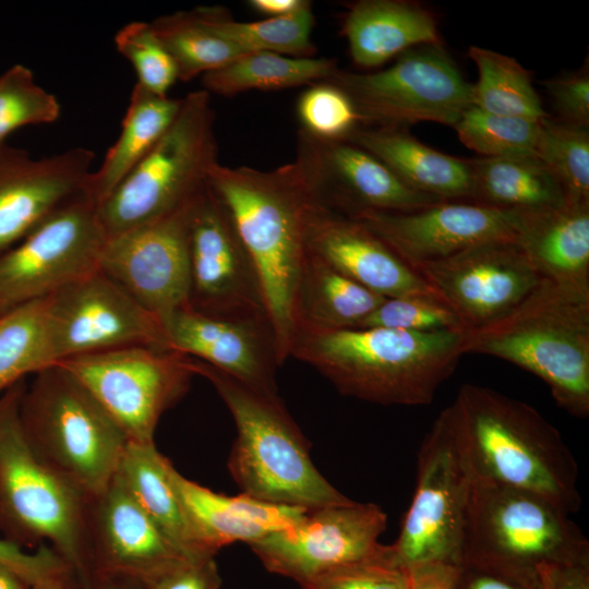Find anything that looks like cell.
Masks as SVG:
<instances>
[{
  "label": "cell",
  "instance_id": "74e56055",
  "mask_svg": "<svg viewBox=\"0 0 589 589\" xmlns=\"http://www.w3.org/2000/svg\"><path fill=\"white\" fill-rule=\"evenodd\" d=\"M536 156L557 180L567 203H589V128L543 118Z\"/></svg>",
  "mask_w": 589,
  "mask_h": 589
},
{
  "label": "cell",
  "instance_id": "d4e9b609",
  "mask_svg": "<svg viewBox=\"0 0 589 589\" xmlns=\"http://www.w3.org/2000/svg\"><path fill=\"white\" fill-rule=\"evenodd\" d=\"M169 474L187 519L211 554L235 542L248 544L297 524L309 510L241 493L228 496L183 477L172 464Z\"/></svg>",
  "mask_w": 589,
  "mask_h": 589
},
{
  "label": "cell",
  "instance_id": "11a10c76",
  "mask_svg": "<svg viewBox=\"0 0 589 589\" xmlns=\"http://www.w3.org/2000/svg\"><path fill=\"white\" fill-rule=\"evenodd\" d=\"M32 589H79V586L72 579H55L39 584Z\"/></svg>",
  "mask_w": 589,
  "mask_h": 589
},
{
  "label": "cell",
  "instance_id": "7c38bea8",
  "mask_svg": "<svg viewBox=\"0 0 589 589\" xmlns=\"http://www.w3.org/2000/svg\"><path fill=\"white\" fill-rule=\"evenodd\" d=\"M191 357L171 349L131 346L69 358L72 373L116 421L129 442L151 444L159 419L189 390Z\"/></svg>",
  "mask_w": 589,
  "mask_h": 589
},
{
  "label": "cell",
  "instance_id": "9a60e30c",
  "mask_svg": "<svg viewBox=\"0 0 589 589\" xmlns=\"http://www.w3.org/2000/svg\"><path fill=\"white\" fill-rule=\"evenodd\" d=\"M56 364L131 346L170 349L161 322L97 269L46 297Z\"/></svg>",
  "mask_w": 589,
  "mask_h": 589
},
{
  "label": "cell",
  "instance_id": "1f68e13d",
  "mask_svg": "<svg viewBox=\"0 0 589 589\" xmlns=\"http://www.w3.org/2000/svg\"><path fill=\"white\" fill-rule=\"evenodd\" d=\"M181 98L155 95L135 83L120 134L101 166L92 171L86 192L98 203L106 199L153 148L175 120Z\"/></svg>",
  "mask_w": 589,
  "mask_h": 589
},
{
  "label": "cell",
  "instance_id": "6da1fadb",
  "mask_svg": "<svg viewBox=\"0 0 589 589\" xmlns=\"http://www.w3.org/2000/svg\"><path fill=\"white\" fill-rule=\"evenodd\" d=\"M208 183L228 207L262 285L280 365L294 341L293 303L315 193L301 161L272 170L217 163Z\"/></svg>",
  "mask_w": 589,
  "mask_h": 589
},
{
  "label": "cell",
  "instance_id": "f35d334b",
  "mask_svg": "<svg viewBox=\"0 0 589 589\" xmlns=\"http://www.w3.org/2000/svg\"><path fill=\"white\" fill-rule=\"evenodd\" d=\"M542 119L500 116L470 106L453 127L460 142L483 157L536 155Z\"/></svg>",
  "mask_w": 589,
  "mask_h": 589
},
{
  "label": "cell",
  "instance_id": "f907efd6",
  "mask_svg": "<svg viewBox=\"0 0 589 589\" xmlns=\"http://www.w3.org/2000/svg\"><path fill=\"white\" fill-rule=\"evenodd\" d=\"M545 589H589V562L541 568Z\"/></svg>",
  "mask_w": 589,
  "mask_h": 589
},
{
  "label": "cell",
  "instance_id": "9c48e42d",
  "mask_svg": "<svg viewBox=\"0 0 589 589\" xmlns=\"http://www.w3.org/2000/svg\"><path fill=\"white\" fill-rule=\"evenodd\" d=\"M462 561L541 569L589 562V541L569 515L548 500L473 478L464 526Z\"/></svg>",
  "mask_w": 589,
  "mask_h": 589
},
{
  "label": "cell",
  "instance_id": "8d00e7d4",
  "mask_svg": "<svg viewBox=\"0 0 589 589\" xmlns=\"http://www.w3.org/2000/svg\"><path fill=\"white\" fill-rule=\"evenodd\" d=\"M149 24L172 58L178 80L182 82L218 70L248 53L211 31L197 8L159 16Z\"/></svg>",
  "mask_w": 589,
  "mask_h": 589
},
{
  "label": "cell",
  "instance_id": "ba28073f",
  "mask_svg": "<svg viewBox=\"0 0 589 589\" xmlns=\"http://www.w3.org/2000/svg\"><path fill=\"white\" fill-rule=\"evenodd\" d=\"M211 94L181 98L180 109L159 141L97 205L107 239L160 218L190 200L218 161Z\"/></svg>",
  "mask_w": 589,
  "mask_h": 589
},
{
  "label": "cell",
  "instance_id": "3957f363",
  "mask_svg": "<svg viewBox=\"0 0 589 589\" xmlns=\"http://www.w3.org/2000/svg\"><path fill=\"white\" fill-rule=\"evenodd\" d=\"M465 332L360 327L297 336L290 357L337 390L381 405L423 406L464 356Z\"/></svg>",
  "mask_w": 589,
  "mask_h": 589
},
{
  "label": "cell",
  "instance_id": "7dc6e473",
  "mask_svg": "<svg viewBox=\"0 0 589 589\" xmlns=\"http://www.w3.org/2000/svg\"><path fill=\"white\" fill-rule=\"evenodd\" d=\"M557 120L589 128L588 64L576 72L543 82Z\"/></svg>",
  "mask_w": 589,
  "mask_h": 589
},
{
  "label": "cell",
  "instance_id": "f546056e",
  "mask_svg": "<svg viewBox=\"0 0 589 589\" xmlns=\"http://www.w3.org/2000/svg\"><path fill=\"white\" fill-rule=\"evenodd\" d=\"M170 460L155 443L129 442L116 476L166 539L188 557L208 553L196 539L169 474Z\"/></svg>",
  "mask_w": 589,
  "mask_h": 589
},
{
  "label": "cell",
  "instance_id": "60d3db41",
  "mask_svg": "<svg viewBox=\"0 0 589 589\" xmlns=\"http://www.w3.org/2000/svg\"><path fill=\"white\" fill-rule=\"evenodd\" d=\"M297 116L301 131L322 141H347L361 124L350 98L327 82L313 84L300 95Z\"/></svg>",
  "mask_w": 589,
  "mask_h": 589
},
{
  "label": "cell",
  "instance_id": "b9f144b4",
  "mask_svg": "<svg viewBox=\"0 0 589 589\" xmlns=\"http://www.w3.org/2000/svg\"><path fill=\"white\" fill-rule=\"evenodd\" d=\"M113 41L118 52L133 65L136 83L155 95L167 96L178 80L177 69L149 22L125 24L117 32Z\"/></svg>",
  "mask_w": 589,
  "mask_h": 589
},
{
  "label": "cell",
  "instance_id": "4fadbf2b",
  "mask_svg": "<svg viewBox=\"0 0 589 589\" xmlns=\"http://www.w3.org/2000/svg\"><path fill=\"white\" fill-rule=\"evenodd\" d=\"M97 205L84 189L0 254V314L99 269L107 236Z\"/></svg>",
  "mask_w": 589,
  "mask_h": 589
},
{
  "label": "cell",
  "instance_id": "f5cc1de1",
  "mask_svg": "<svg viewBox=\"0 0 589 589\" xmlns=\"http://www.w3.org/2000/svg\"><path fill=\"white\" fill-rule=\"evenodd\" d=\"M305 0H251L249 4L267 17L284 16L299 10Z\"/></svg>",
  "mask_w": 589,
  "mask_h": 589
},
{
  "label": "cell",
  "instance_id": "ee69618b",
  "mask_svg": "<svg viewBox=\"0 0 589 589\" xmlns=\"http://www.w3.org/2000/svg\"><path fill=\"white\" fill-rule=\"evenodd\" d=\"M302 589H407V570L390 545L372 555L335 567L301 585Z\"/></svg>",
  "mask_w": 589,
  "mask_h": 589
},
{
  "label": "cell",
  "instance_id": "277c9868",
  "mask_svg": "<svg viewBox=\"0 0 589 589\" xmlns=\"http://www.w3.org/2000/svg\"><path fill=\"white\" fill-rule=\"evenodd\" d=\"M462 348L537 375L558 407L589 416V287L542 279L505 316L465 332Z\"/></svg>",
  "mask_w": 589,
  "mask_h": 589
},
{
  "label": "cell",
  "instance_id": "484cf974",
  "mask_svg": "<svg viewBox=\"0 0 589 589\" xmlns=\"http://www.w3.org/2000/svg\"><path fill=\"white\" fill-rule=\"evenodd\" d=\"M341 33L352 61L365 69L417 46L444 45L434 13L409 0L356 1L348 7Z\"/></svg>",
  "mask_w": 589,
  "mask_h": 589
},
{
  "label": "cell",
  "instance_id": "c3c4849f",
  "mask_svg": "<svg viewBox=\"0 0 589 589\" xmlns=\"http://www.w3.org/2000/svg\"><path fill=\"white\" fill-rule=\"evenodd\" d=\"M146 589H219L221 580L213 556L181 557L142 581Z\"/></svg>",
  "mask_w": 589,
  "mask_h": 589
},
{
  "label": "cell",
  "instance_id": "f1b7e54d",
  "mask_svg": "<svg viewBox=\"0 0 589 589\" xmlns=\"http://www.w3.org/2000/svg\"><path fill=\"white\" fill-rule=\"evenodd\" d=\"M516 242L542 279L589 287V203L531 214Z\"/></svg>",
  "mask_w": 589,
  "mask_h": 589
},
{
  "label": "cell",
  "instance_id": "816d5d0a",
  "mask_svg": "<svg viewBox=\"0 0 589 589\" xmlns=\"http://www.w3.org/2000/svg\"><path fill=\"white\" fill-rule=\"evenodd\" d=\"M84 589H146L137 578L112 572H95Z\"/></svg>",
  "mask_w": 589,
  "mask_h": 589
},
{
  "label": "cell",
  "instance_id": "44dd1931",
  "mask_svg": "<svg viewBox=\"0 0 589 589\" xmlns=\"http://www.w3.org/2000/svg\"><path fill=\"white\" fill-rule=\"evenodd\" d=\"M94 159L85 147L34 158L0 145V254L85 189Z\"/></svg>",
  "mask_w": 589,
  "mask_h": 589
},
{
  "label": "cell",
  "instance_id": "8992f818",
  "mask_svg": "<svg viewBox=\"0 0 589 589\" xmlns=\"http://www.w3.org/2000/svg\"><path fill=\"white\" fill-rule=\"evenodd\" d=\"M25 386L23 380L0 395V531L20 546H50L84 589L92 575L86 531L91 496L28 442L19 414Z\"/></svg>",
  "mask_w": 589,
  "mask_h": 589
},
{
  "label": "cell",
  "instance_id": "4316f807",
  "mask_svg": "<svg viewBox=\"0 0 589 589\" xmlns=\"http://www.w3.org/2000/svg\"><path fill=\"white\" fill-rule=\"evenodd\" d=\"M347 141L378 158L417 192L440 201L471 202L470 161L428 146L406 129L360 127Z\"/></svg>",
  "mask_w": 589,
  "mask_h": 589
},
{
  "label": "cell",
  "instance_id": "d6a6232c",
  "mask_svg": "<svg viewBox=\"0 0 589 589\" xmlns=\"http://www.w3.org/2000/svg\"><path fill=\"white\" fill-rule=\"evenodd\" d=\"M337 69L336 61L328 58L255 51L202 75V86L209 94L231 97L250 89L276 91L325 82Z\"/></svg>",
  "mask_w": 589,
  "mask_h": 589
},
{
  "label": "cell",
  "instance_id": "5b68a950",
  "mask_svg": "<svg viewBox=\"0 0 589 589\" xmlns=\"http://www.w3.org/2000/svg\"><path fill=\"white\" fill-rule=\"evenodd\" d=\"M190 364L195 375L214 386L235 420L237 438L228 468L242 493L309 510L353 502L314 466L309 443L278 395L255 389L195 358Z\"/></svg>",
  "mask_w": 589,
  "mask_h": 589
},
{
  "label": "cell",
  "instance_id": "d6986e66",
  "mask_svg": "<svg viewBox=\"0 0 589 589\" xmlns=\"http://www.w3.org/2000/svg\"><path fill=\"white\" fill-rule=\"evenodd\" d=\"M531 214L467 201H444L411 212L361 211L352 216L410 267L444 260L495 240H516Z\"/></svg>",
  "mask_w": 589,
  "mask_h": 589
},
{
  "label": "cell",
  "instance_id": "7a4b0ae2",
  "mask_svg": "<svg viewBox=\"0 0 589 589\" xmlns=\"http://www.w3.org/2000/svg\"><path fill=\"white\" fill-rule=\"evenodd\" d=\"M447 408L474 479L534 493L568 515L579 510L577 461L557 429L532 406L464 384Z\"/></svg>",
  "mask_w": 589,
  "mask_h": 589
},
{
  "label": "cell",
  "instance_id": "bcb514c9",
  "mask_svg": "<svg viewBox=\"0 0 589 589\" xmlns=\"http://www.w3.org/2000/svg\"><path fill=\"white\" fill-rule=\"evenodd\" d=\"M0 563L17 573L32 588L55 579L75 577L69 565L47 544H41L33 552L0 539Z\"/></svg>",
  "mask_w": 589,
  "mask_h": 589
},
{
  "label": "cell",
  "instance_id": "e575fe53",
  "mask_svg": "<svg viewBox=\"0 0 589 589\" xmlns=\"http://www.w3.org/2000/svg\"><path fill=\"white\" fill-rule=\"evenodd\" d=\"M468 55L478 71L472 106L500 116L537 120L548 117L531 72L515 58L478 46H470Z\"/></svg>",
  "mask_w": 589,
  "mask_h": 589
},
{
  "label": "cell",
  "instance_id": "4dcf8cb0",
  "mask_svg": "<svg viewBox=\"0 0 589 589\" xmlns=\"http://www.w3.org/2000/svg\"><path fill=\"white\" fill-rule=\"evenodd\" d=\"M471 202L537 214L563 206L565 193L536 155L469 159Z\"/></svg>",
  "mask_w": 589,
  "mask_h": 589
},
{
  "label": "cell",
  "instance_id": "5bb4252c",
  "mask_svg": "<svg viewBox=\"0 0 589 589\" xmlns=\"http://www.w3.org/2000/svg\"><path fill=\"white\" fill-rule=\"evenodd\" d=\"M190 276L191 309L271 324L254 263L208 180L195 195L191 212Z\"/></svg>",
  "mask_w": 589,
  "mask_h": 589
},
{
  "label": "cell",
  "instance_id": "e0dca14e",
  "mask_svg": "<svg viewBox=\"0 0 589 589\" xmlns=\"http://www.w3.org/2000/svg\"><path fill=\"white\" fill-rule=\"evenodd\" d=\"M387 516L373 503L308 510L293 526L249 543L264 567L300 586L381 546Z\"/></svg>",
  "mask_w": 589,
  "mask_h": 589
},
{
  "label": "cell",
  "instance_id": "30bf717a",
  "mask_svg": "<svg viewBox=\"0 0 589 589\" xmlns=\"http://www.w3.org/2000/svg\"><path fill=\"white\" fill-rule=\"evenodd\" d=\"M325 82L352 101L361 124L406 129L418 122L454 127L472 106L469 83L444 45L417 46L381 71L357 73L339 68Z\"/></svg>",
  "mask_w": 589,
  "mask_h": 589
},
{
  "label": "cell",
  "instance_id": "7402d4cb",
  "mask_svg": "<svg viewBox=\"0 0 589 589\" xmlns=\"http://www.w3.org/2000/svg\"><path fill=\"white\" fill-rule=\"evenodd\" d=\"M305 242L308 250L329 266L382 297L442 300L377 236L353 218L328 208L316 196L306 213Z\"/></svg>",
  "mask_w": 589,
  "mask_h": 589
},
{
  "label": "cell",
  "instance_id": "db71d44e",
  "mask_svg": "<svg viewBox=\"0 0 589 589\" xmlns=\"http://www.w3.org/2000/svg\"><path fill=\"white\" fill-rule=\"evenodd\" d=\"M0 589H32L13 569L0 563Z\"/></svg>",
  "mask_w": 589,
  "mask_h": 589
},
{
  "label": "cell",
  "instance_id": "681fc988",
  "mask_svg": "<svg viewBox=\"0 0 589 589\" xmlns=\"http://www.w3.org/2000/svg\"><path fill=\"white\" fill-rule=\"evenodd\" d=\"M407 570V589H458V564L426 562Z\"/></svg>",
  "mask_w": 589,
  "mask_h": 589
},
{
  "label": "cell",
  "instance_id": "cb8c5ba5",
  "mask_svg": "<svg viewBox=\"0 0 589 589\" xmlns=\"http://www.w3.org/2000/svg\"><path fill=\"white\" fill-rule=\"evenodd\" d=\"M86 531L92 575L112 572L144 581L188 557L166 539L117 476L89 497Z\"/></svg>",
  "mask_w": 589,
  "mask_h": 589
},
{
  "label": "cell",
  "instance_id": "603a6c76",
  "mask_svg": "<svg viewBox=\"0 0 589 589\" xmlns=\"http://www.w3.org/2000/svg\"><path fill=\"white\" fill-rule=\"evenodd\" d=\"M171 350L211 364L242 383L278 395L280 366L266 322L214 316L182 308L163 321Z\"/></svg>",
  "mask_w": 589,
  "mask_h": 589
},
{
  "label": "cell",
  "instance_id": "ac0fdd59",
  "mask_svg": "<svg viewBox=\"0 0 589 589\" xmlns=\"http://www.w3.org/2000/svg\"><path fill=\"white\" fill-rule=\"evenodd\" d=\"M453 310L465 332L515 309L542 280L516 240H495L412 267Z\"/></svg>",
  "mask_w": 589,
  "mask_h": 589
},
{
  "label": "cell",
  "instance_id": "83f0119b",
  "mask_svg": "<svg viewBox=\"0 0 589 589\" xmlns=\"http://www.w3.org/2000/svg\"><path fill=\"white\" fill-rule=\"evenodd\" d=\"M385 299L308 250L294 296V340L303 334L357 328Z\"/></svg>",
  "mask_w": 589,
  "mask_h": 589
},
{
  "label": "cell",
  "instance_id": "f6af8a7d",
  "mask_svg": "<svg viewBox=\"0 0 589 589\" xmlns=\"http://www.w3.org/2000/svg\"><path fill=\"white\" fill-rule=\"evenodd\" d=\"M458 566V589H545L541 569L482 561Z\"/></svg>",
  "mask_w": 589,
  "mask_h": 589
},
{
  "label": "cell",
  "instance_id": "8fae6325",
  "mask_svg": "<svg viewBox=\"0 0 589 589\" xmlns=\"http://www.w3.org/2000/svg\"><path fill=\"white\" fill-rule=\"evenodd\" d=\"M472 482L446 407L420 445L414 494L399 536L389 544L402 567L459 564Z\"/></svg>",
  "mask_w": 589,
  "mask_h": 589
},
{
  "label": "cell",
  "instance_id": "836d02e7",
  "mask_svg": "<svg viewBox=\"0 0 589 589\" xmlns=\"http://www.w3.org/2000/svg\"><path fill=\"white\" fill-rule=\"evenodd\" d=\"M203 21L218 36L247 52L268 51L289 57L312 58L316 47L311 33L314 24L312 3L291 14L255 22H238L219 7H199Z\"/></svg>",
  "mask_w": 589,
  "mask_h": 589
},
{
  "label": "cell",
  "instance_id": "52a82bcc",
  "mask_svg": "<svg viewBox=\"0 0 589 589\" xmlns=\"http://www.w3.org/2000/svg\"><path fill=\"white\" fill-rule=\"evenodd\" d=\"M19 414L35 452L86 495L100 493L113 480L129 440L62 365L34 374Z\"/></svg>",
  "mask_w": 589,
  "mask_h": 589
},
{
  "label": "cell",
  "instance_id": "7bdbcfd3",
  "mask_svg": "<svg viewBox=\"0 0 589 589\" xmlns=\"http://www.w3.org/2000/svg\"><path fill=\"white\" fill-rule=\"evenodd\" d=\"M360 327L416 333L465 332L445 302L425 297L386 298L357 328Z\"/></svg>",
  "mask_w": 589,
  "mask_h": 589
},
{
  "label": "cell",
  "instance_id": "d590c367",
  "mask_svg": "<svg viewBox=\"0 0 589 589\" xmlns=\"http://www.w3.org/2000/svg\"><path fill=\"white\" fill-rule=\"evenodd\" d=\"M55 364L46 297L0 314V395L27 374Z\"/></svg>",
  "mask_w": 589,
  "mask_h": 589
},
{
  "label": "cell",
  "instance_id": "2e32d148",
  "mask_svg": "<svg viewBox=\"0 0 589 589\" xmlns=\"http://www.w3.org/2000/svg\"><path fill=\"white\" fill-rule=\"evenodd\" d=\"M196 194L173 212L107 239L100 256L99 269L161 323L189 306L190 219Z\"/></svg>",
  "mask_w": 589,
  "mask_h": 589
},
{
  "label": "cell",
  "instance_id": "ffe728a7",
  "mask_svg": "<svg viewBox=\"0 0 589 589\" xmlns=\"http://www.w3.org/2000/svg\"><path fill=\"white\" fill-rule=\"evenodd\" d=\"M297 158L316 199L346 216L411 212L444 202L410 189L378 158L348 141H322L300 130Z\"/></svg>",
  "mask_w": 589,
  "mask_h": 589
},
{
  "label": "cell",
  "instance_id": "ab89813d",
  "mask_svg": "<svg viewBox=\"0 0 589 589\" xmlns=\"http://www.w3.org/2000/svg\"><path fill=\"white\" fill-rule=\"evenodd\" d=\"M60 113L56 96L36 83L27 67L14 64L0 75V145L13 131L52 123Z\"/></svg>",
  "mask_w": 589,
  "mask_h": 589
}]
</instances>
